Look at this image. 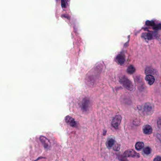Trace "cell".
<instances>
[{
    "instance_id": "6da1fadb",
    "label": "cell",
    "mask_w": 161,
    "mask_h": 161,
    "mask_svg": "<svg viewBox=\"0 0 161 161\" xmlns=\"http://www.w3.org/2000/svg\"><path fill=\"white\" fill-rule=\"evenodd\" d=\"M119 82L126 89L130 91H132L134 90V85L133 83L126 76H122L120 77Z\"/></svg>"
},
{
    "instance_id": "7a4b0ae2",
    "label": "cell",
    "mask_w": 161,
    "mask_h": 161,
    "mask_svg": "<svg viewBox=\"0 0 161 161\" xmlns=\"http://www.w3.org/2000/svg\"><path fill=\"white\" fill-rule=\"evenodd\" d=\"M153 110V105L149 102L145 103L142 107V112L145 116H149L152 114Z\"/></svg>"
},
{
    "instance_id": "3957f363",
    "label": "cell",
    "mask_w": 161,
    "mask_h": 161,
    "mask_svg": "<svg viewBox=\"0 0 161 161\" xmlns=\"http://www.w3.org/2000/svg\"><path fill=\"white\" fill-rule=\"evenodd\" d=\"M122 120V117L120 115L116 116L112 121V126L115 129H118Z\"/></svg>"
},
{
    "instance_id": "277c9868",
    "label": "cell",
    "mask_w": 161,
    "mask_h": 161,
    "mask_svg": "<svg viewBox=\"0 0 161 161\" xmlns=\"http://www.w3.org/2000/svg\"><path fill=\"white\" fill-rule=\"evenodd\" d=\"M124 157H140V154L133 149H129L125 151L123 154Z\"/></svg>"
},
{
    "instance_id": "5b68a950",
    "label": "cell",
    "mask_w": 161,
    "mask_h": 161,
    "mask_svg": "<svg viewBox=\"0 0 161 161\" xmlns=\"http://www.w3.org/2000/svg\"><path fill=\"white\" fill-rule=\"evenodd\" d=\"M40 140L45 149H48L51 148V143L49 140L46 138L44 136H41L40 137Z\"/></svg>"
},
{
    "instance_id": "8992f818",
    "label": "cell",
    "mask_w": 161,
    "mask_h": 161,
    "mask_svg": "<svg viewBox=\"0 0 161 161\" xmlns=\"http://www.w3.org/2000/svg\"><path fill=\"white\" fill-rule=\"evenodd\" d=\"M116 62L120 65H123L125 62V56L122 53L119 54L116 58Z\"/></svg>"
},
{
    "instance_id": "52a82bcc",
    "label": "cell",
    "mask_w": 161,
    "mask_h": 161,
    "mask_svg": "<svg viewBox=\"0 0 161 161\" xmlns=\"http://www.w3.org/2000/svg\"><path fill=\"white\" fill-rule=\"evenodd\" d=\"M65 121L69 125L72 127H76L77 126V124L75 120L69 116H68L66 117Z\"/></svg>"
},
{
    "instance_id": "ba28073f",
    "label": "cell",
    "mask_w": 161,
    "mask_h": 161,
    "mask_svg": "<svg viewBox=\"0 0 161 161\" xmlns=\"http://www.w3.org/2000/svg\"><path fill=\"white\" fill-rule=\"evenodd\" d=\"M143 131L144 134L146 135H150L152 134L153 132V129L150 125H146L144 126L143 128Z\"/></svg>"
},
{
    "instance_id": "9c48e42d",
    "label": "cell",
    "mask_w": 161,
    "mask_h": 161,
    "mask_svg": "<svg viewBox=\"0 0 161 161\" xmlns=\"http://www.w3.org/2000/svg\"><path fill=\"white\" fill-rule=\"evenodd\" d=\"M145 80L147 82V83L149 85H152L154 83L155 81V78L152 75H146Z\"/></svg>"
},
{
    "instance_id": "30bf717a",
    "label": "cell",
    "mask_w": 161,
    "mask_h": 161,
    "mask_svg": "<svg viewBox=\"0 0 161 161\" xmlns=\"http://www.w3.org/2000/svg\"><path fill=\"white\" fill-rule=\"evenodd\" d=\"M89 104V101L87 98H85L83 100L82 105V108L83 110L86 111L87 109L88 108Z\"/></svg>"
},
{
    "instance_id": "8fae6325",
    "label": "cell",
    "mask_w": 161,
    "mask_h": 161,
    "mask_svg": "<svg viewBox=\"0 0 161 161\" xmlns=\"http://www.w3.org/2000/svg\"><path fill=\"white\" fill-rule=\"evenodd\" d=\"M115 142V141L114 139H110L107 140V141L106 142V145L108 147L111 148V147H113V146L114 145Z\"/></svg>"
},
{
    "instance_id": "7c38bea8",
    "label": "cell",
    "mask_w": 161,
    "mask_h": 161,
    "mask_svg": "<svg viewBox=\"0 0 161 161\" xmlns=\"http://www.w3.org/2000/svg\"><path fill=\"white\" fill-rule=\"evenodd\" d=\"M136 71V69L132 65H130L127 68V72L129 74H133Z\"/></svg>"
},
{
    "instance_id": "4fadbf2b",
    "label": "cell",
    "mask_w": 161,
    "mask_h": 161,
    "mask_svg": "<svg viewBox=\"0 0 161 161\" xmlns=\"http://www.w3.org/2000/svg\"><path fill=\"white\" fill-rule=\"evenodd\" d=\"M144 146V144L142 142H137L135 145V148L137 150H140Z\"/></svg>"
},
{
    "instance_id": "5bb4252c",
    "label": "cell",
    "mask_w": 161,
    "mask_h": 161,
    "mask_svg": "<svg viewBox=\"0 0 161 161\" xmlns=\"http://www.w3.org/2000/svg\"><path fill=\"white\" fill-rule=\"evenodd\" d=\"M145 73L146 74V75H152V74H153V70L152 68H151V67H149L146 68L145 71Z\"/></svg>"
},
{
    "instance_id": "9a60e30c",
    "label": "cell",
    "mask_w": 161,
    "mask_h": 161,
    "mask_svg": "<svg viewBox=\"0 0 161 161\" xmlns=\"http://www.w3.org/2000/svg\"><path fill=\"white\" fill-rule=\"evenodd\" d=\"M151 151H152V150H151V148L147 146V147H146L145 148H144V153L146 154H149L151 153Z\"/></svg>"
},
{
    "instance_id": "2e32d148",
    "label": "cell",
    "mask_w": 161,
    "mask_h": 161,
    "mask_svg": "<svg viewBox=\"0 0 161 161\" xmlns=\"http://www.w3.org/2000/svg\"><path fill=\"white\" fill-rule=\"evenodd\" d=\"M145 38L146 39H148V40H151L153 38V35L151 34H150V33H147V34H145Z\"/></svg>"
},
{
    "instance_id": "e0dca14e",
    "label": "cell",
    "mask_w": 161,
    "mask_h": 161,
    "mask_svg": "<svg viewBox=\"0 0 161 161\" xmlns=\"http://www.w3.org/2000/svg\"><path fill=\"white\" fill-rule=\"evenodd\" d=\"M113 149H114V151H119L120 150V145L119 144H115L114 146L113 147Z\"/></svg>"
},
{
    "instance_id": "ac0fdd59",
    "label": "cell",
    "mask_w": 161,
    "mask_h": 161,
    "mask_svg": "<svg viewBox=\"0 0 161 161\" xmlns=\"http://www.w3.org/2000/svg\"><path fill=\"white\" fill-rule=\"evenodd\" d=\"M157 126L159 128L161 127V117H159L157 120Z\"/></svg>"
},
{
    "instance_id": "d6986e66",
    "label": "cell",
    "mask_w": 161,
    "mask_h": 161,
    "mask_svg": "<svg viewBox=\"0 0 161 161\" xmlns=\"http://www.w3.org/2000/svg\"><path fill=\"white\" fill-rule=\"evenodd\" d=\"M153 161H161V156H158L156 157L154 159Z\"/></svg>"
},
{
    "instance_id": "ffe728a7",
    "label": "cell",
    "mask_w": 161,
    "mask_h": 161,
    "mask_svg": "<svg viewBox=\"0 0 161 161\" xmlns=\"http://www.w3.org/2000/svg\"><path fill=\"white\" fill-rule=\"evenodd\" d=\"M62 6L63 8H65L66 7V3L65 2L64 0H62Z\"/></svg>"
}]
</instances>
